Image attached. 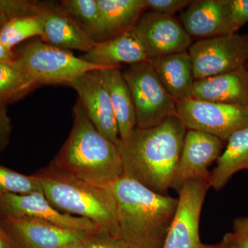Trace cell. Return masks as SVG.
I'll return each mask as SVG.
<instances>
[{"mask_svg": "<svg viewBox=\"0 0 248 248\" xmlns=\"http://www.w3.org/2000/svg\"><path fill=\"white\" fill-rule=\"evenodd\" d=\"M187 128L177 115L151 128H135L115 145L124 175L161 195H167L177 168Z\"/></svg>", "mask_w": 248, "mask_h": 248, "instance_id": "1", "label": "cell"}, {"mask_svg": "<svg viewBox=\"0 0 248 248\" xmlns=\"http://www.w3.org/2000/svg\"><path fill=\"white\" fill-rule=\"evenodd\" d=\"M111 188L117 202L118 236L139 248H162L178 197L156 193L125 175Z\"/></svg>", "mask_w": 248, "mask_h": 248, "instance_id": "2", "label": "cell"}, {"mask_svg": "<svg viewBox=\"0 0 248 248\" xmlns=\"http://www.w3.org/2000/svg\"><path fill=\"white\" fill-rule=\"evenodd\" d=\"M73 116L71 133L51 164L86 182L110 187L124 175L115 143L98 131L79 99Z\"/></svg>", "mask_w": 248, "mask_h": 248, "instance_id": "3", "label": "cell"}, {"mask_svg": "<svg viewBox=\"0 0 248 248\" xmlns=\"http://www.w3.org/2000/svg\"><path fill=\"white\" fill-rule=\"evenodd\" d=\"M35 174L46 197L55 208L91 220L102 231L118 236L117 202L111 186L86 182L51 163Z\"/></svg>", "mask_w": 248, "mask_h": 248, "instance_id": "4", "label": "cell"}, {"mask_svg": "<svg viewBox=\"0 0 248 248\" xmlns=\"http://www.w3.org/2000/svg\"><path fill=\"white\" fill-rule=\"evenodd\" d=\"M14 62L41 85L68 84L76 77L104 69L75 56L69 50L53 46L37 39L24 46Z\"/></svg>", "mask_w": 248, "mask_h": 248, "instance_id": "5", "label": "cell"}, {"mask_svg": "<svg viewBox=\"0 0 248 248\" xmlns=\"http://www.w3.org/2000/svg\"><path fill=\"white\" fill-rule=\"evenodd\" d=\"M122 74L133 97L137 128H151L176 115L177 102L159 81L150 60L129 65Z\"/></svg>", "mask_w": 248, "mask_h": 248, "instance_id": "6", "label": "cell"}, {"mask_svg": "<svg viewBox=\"0 0 248 248\" xmlns=\"http://www.w3.org/2000/svg\"><path fill=\"white\" fill-rule=\"evenodd\" d=\"M176 115L187 130L210 134L228 141L232 135L248 126V106L231 105L191 97L177 102Z\"/></svg>", "mask_w": 248, "mask_h": 248, "instance_id": "7", "label": "cell"}, {"mask_svg": "<svg viewBox=\"0 0 248 248\" xmlns=\"http://www.w3.org/2000/svg\"><path fill=\"white\" fill-rule=\"evenodd\" d=\"M195 80L218 76L245 66L248 60L247 36H218L197 40L189 47Z\"/></svg>", "mask_w": 248, "mask_h": 248, "instance_id": "8", "label": "cell"}, {"mask_svg": "<svg viewBox=\"0 0 248 248\" xmlns=\"http://www.w3.org/2000/svg\"><path fill=\"white\" fill-rule=\"evenodd\" d=\"M210 179H193L178 192V205L162 248H214L202 243L200 235L201 213Z\"/></svg>", "mask_w": 248, "mask_h": 248, "instance_id": "9", "label": "cell"}, {"mask_svg": "<svg viewBox=\"0 0 248 248\" xmlns=\"http://www.w3.org/2000/svg\"><path fill=\"white\" fill-rule=\"evenodd\" d=\"M0 217L42 220L63 229L89 235L102 231L91 220L60 212L50 203L43 191L0 195Z\"/></svg>", "mask_w": 248, "mask_h": 248, "instance_id": "10", "label": "cell"}, {"mask_svg": "<svg viewBox=\"0 0 248 248\" xmlns=\"http://www.w3.org/2000/svg\"><path fill=\"white\" fill-rule=\"evenodd\" d=\"M148 60L188 50L192 39L173 16L145 11L133 30Z\"/></svg>", "mask_w": 248, "mask_h": 248, "instance_id": "11", "label": "cell"}, {"mask_svg": "<svg viewBox=\"0 0 248 248\" xmlns=\"http://www.w3.org/2000/svg\"><path fill=\"white\" fill-rule=\"evenodd\" d=\"M223 141L210 134L187 130L170 188L179 192L186 182L193 179H210L209 166L222 153Z\"/></svg>", "mask_w": 248, "mask_h": 248, "instance_id": "12", "label": "cell"}, {"mask_svg": "<svg viewBox=\"0 0 248 248\" xmlns=\"http://www.w3.org/2000/svg\"><path fill=\"white\" fill-rule=\"evenodd\" d=\"M0 222L19 248H63L89 236L33 218L0 217Z\"/></svg>", "mask_w": 248, "mask_h": 248, "instance_id": "13", "label": "cell"}, {"mask_svg": "<svg viewBox=\"0 0 248 248\" xmlns=\"http://www.w3.org/2000/svg\"><path fill=\"white\" fill-rule=\"evenodd\" d=\"M67 85L76 90L80 102L98 131L115 143L120 139L118 125L110 95L97 71L83 73Z\"/></svg>", "mask_w": 248, "mask_h": 248, "instance_id": "14", "label": "cell"}, {"mask_svg": "<svg viewBox=\"0 0 248 248\" xmlns=\"http://www.w3.org/2000/svg\"><path fill=\"white\" fill-rule=\"evenodd\" d=\"M37 16L43 28L41 39L48 45L86 53L97 44L66 14L60 2L38 1Z\"/></svg>", "mask_w": 248, "mask_h": 248, "instance_id": "15", "label": "cell"}, {"mask_svg": "<svg viewBox=\"0 0 248 248\" xmlns=\"http://www.w3.org/2000/svg\"><path fill=\"white\" fill-rule=\"evenodd\" d=\"M181 24L191 37L200 40L234 34L228 0H195L180 16Z\"/></svg>", "mask_w": 248, "mask_h": 248, "instance_id": "16", "label": "cell"}, {"mask_svg": "<svg viewBox=\"0 0 248 248\" xmlns=\"http://www.w3.org/2000/svg\"><path fill=\"white\" fill-rule=\"evenodd\" d=\"M192 97L220 104L248 106V71L243 66L235 71L195 80Z\"/></svg>", "mask_w": 248, "mask_h": 248, "instance_id": "17", "label": "cell"}, {"mask_svg": "<svg viewBox=\"0 0 248 248\" xmlns=\"http://www.w3.org/2000/svg\"><path fill=\"white\" fill-rule=\"evenodd\" d=\"M99 26L95 42L110 40L133 30L146 11L145 0H97Z\"/></svg>", "mask_w": 248, "mask_h": 248, "instance_id": "18", "label": "cell"}, {"mask_svg": "<svg viewBox=\"0 0 248 248\" xmlns=\"http://www.w3.org/2000/svg\"><path fill=\"white\" fill-rule=\"evenodd\" d=\"M156 76L176 102L192 97L195 79L187 50L150 60Z\"/></svg>", "mask_w": 248, "mask_h": 248, "instance_id": "19", "label": "cell"}, {"mask_svg": "<svg viewBox=\"0 0 248 248\" xmlns=\"http://www.w3.org/2000/svg\"><path fill=\"white\" fill-rule=\"evenodd\" d=\"M80 58L102 68L121 67L122 63L130 65L148 60L133 31L97 42Z\"/></svg>", "mask_w": 248, "mask_h": 248, "instance_id": "20", "label": "cell"}, {"mask_svg": "<svg viewBox=\"0 0 248 248\" xmlns=\"http://www.w3.org/2000/svg\"><path fill=\"white\" fill-rule=\"evenodd\" d=\"M97 73L110 95L118 125L120 138H126L136 128L137 119L131 93L124 79L121 67L98 70Z\"/></svg>", "mask_w": 248, "mask_h": 248, "instance_id": "21", "label": "cell"}, {"mask_svg": "<svg viewBox=\"0 0 248 248\" xmlns=\"http://www.w3.org/2000/svg\"><path fill=\"white\" fill-rule=\"evenodd\" d=\"M244 170H248V126L235 132L228 139L226 149L210 172L211 187L221 190L235 173Z\"/></svg>", "mask_w": 248, "mask_h": 248, "instance_id": "22", "label": "cell"}, {"mask_svg": "<svg viewBox=\"0 0 248 248\" xmlns=\"http://www.w3.org/2000/svg\"><path fill=\"white\" fill-rule=\"evenodd\" d=\"M38 84L14 60L0 62V101L7 103L26 95Z\"/></svg>", "mask_w": 248, "mask_h": 248, "instance_id": "23", "label": "cell"}, {"mask_svg": "<svg viewBox=\"0 0 248 248\" xmlns=\"http://www.w3.org/2000/svg\"><path fill=\"white\" fill-rule=\"evenodd\" d=\"M43 36V28L38 16L8 21L0 29V40L4 46L12 50L15 46L33 37Z\"/></svg>", "mask_w": 248, "mask_h": 248, "instance_id": "24", "label": "cell"}, {"mask_svg": "<svg viewBox=\"0 0 248 248\" xmlns=\"http://www.w3.org/2000/svg\"><path fill=\"white\" fill-rule=\"evenodd\" d=\"M60 6L81 29L94 40L99 26L97 0H62Z\"/></svg>", "mask_w": 248, "mask_h": 248, "instance_id": "25", "label": "cell"}, {"mask_svg": "<svg viewBox=\"0 0 248 248\" xmlns=\"http://www.w3.org/2000/svg\"><path fill=\"white\" fill-rule=\"evenodd\" d=\"M42 190L35 174L26 175L0 165V195H26Z\"/></svg>", "mask_w": 248, "mask_h": 248, "instance_id": "26", "label": "cell"}, {"mask_svg": "<svg viewBox=\"0 0 248 248\" xmlns=\"http://www.w3.org/2000/svg\"><path fill=\"white\" fill-rule=\"evenodd\" d=\"M38 1L0 0V11L8 21L37 16Z\"/></svg>", "mask_w": 248, "mask_h": 248, "instance_id": "27", "label": "cell"}, {"mask_svg": "<svg viewBox=\"0 0 248 248\" xmlns=\"http://www.w3.org/2000/svg\"><path fill=\"white\" fill-rule=\"evenodd\" d=\"M85 243L89 248H139L119 236L104 231L89 235Z\"/></svg>", "mask_w": 248, "mask_h": 248, "instance_id": "28", "label": "cell"}, {"mask_svg": "<svg viewBox=\"0 0 248 248\" xmlns=\"http://www.w3.org/2000/svg\"><path fill=\"white\" fill-rule=\"evenodd\" d=\"M223 238L234 248H248V215L235 218L232 232Z\"/></svg>", "mask_w": 248, "mask_h": 248, "instance_id": "29", "label": "cell"}, {"mask_svg": "<svg viewBox=\"0 0 248 248\" xmlns=\"http://www.w3.org/2000/svg\"><path fill=\"white\" fill-rule=\"evenodd\" d=\"M191 1L189 0H145L146 11L173 16L186 9Z\"/></svg>", "mask_w": 248, "mask_h": 248, "instance_id": "30", "label": "cell"}, {"mask_svg": "<svg viewBox=\"0 0 248 248\" xmlns=\"http://www.w3.org/2000/svg\"><path fill=\"white\" fill-rule=\"evenodd\" d=\"M232 29L234 33L248 22V0H228Z\"/></svg>", "mask_w": 248, "mask_h": 248, "instance_id": "31", "label": "cell"}, {"mask_svg": "<svg viewBox=\"0 0 248 248\" xmlns=\"http://www.w3.org/2000/svg\"><path fill=\"white\" fill-rule=\"evenodd\" d=\"M11 131L12 125L6 104L0 101V152L4 151L9 144Z\"/></svg>", "mask_w": 248, "mask_h": 248, "instance_id": "32", "label": "cell"}, {"mask_svg": "<svg viewBox=\"0 0 248 248\" xmlns=\"http://www.w3.org/2000/svg\"><path fill=\"white\" fill-rule=\"evenodd\" d=\"M0 248H19L0 222Z\"/></svg>", "mask_w": 248, "mask_h": 248, "instance_id": "33", "label": "cell"}, {"mask_svg": "<svg viewBox=\"0 0 248 248\" xmlns=\"http://www.w3.org/2000/svg\"><path fill=\"white\" fill-rule=\"evenodd\" d=\"M16 55L11 50L4 46L0 40V62H9L14 60Z\"/></svg>", "mask_w": 248, "mask_h": 248, "instance_id": "34", "label": "cell"}, {"mask_svg": "<svg viewBox=\"0 0 248 248\" xmlns=\"http://www.w3.org/2000/svg\"><path fill=\"white\" fill-rule=\"evenodd\" d=\"M214 248H234L227 240L223 238L219 244L215 245Z\"/></svg>", "mask_w": 248, "mask_h": 248, "instance_id": "35", "label": "cell"}, {"mask_svg": "<svg viewBox=\"0 0 248 248\" xmlns=\"http://www.w3.org/2000/svg\"><path fill=\"white\" fill-rule=\"evenodd\" d=\"M63 248H89L88 246H86V243L85 241H82V242L76 243V244H73L71 245H69V246H66V247Z\"/></svg>", "mask_w": 248, "mask_h": 248, "instance_id": "36", "label": "cell"}, {"mask_svg": "<svg viewBox=\"0 0 248 248\" xmlns=\"http://www.w3.org/2000/svg\"><path fill=\"white\" fill-rule=\"evenodd\" d=\"M7 22L8 20L6 19V18L5 17L4 15L1 14V11H0V29Z\"/></svg>", "mask_w": 248, "mask_h": 248, "instance_id": "37", "label": "cell"}, {"mask_svg": "<svg viewBox=\"0 0 248 248\" xmlns=\"http://www.w3.org/2000/svg\"><path fill=\"white\" fill-rule=\"evenodd\" d=\"M247 37H248V36H247Z\"/></svg>", "mask_w": 248, "mask_h": 248, "instance_id": "38", "label": "cell"}]
</instances>
